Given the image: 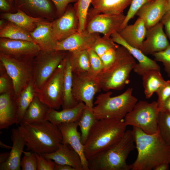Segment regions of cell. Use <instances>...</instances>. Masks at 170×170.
<instances>
[{
  "label": "cell",
  "mask_w": 170,
  "mask_h": 170,
  "mask_svg": "<svg viewBox=\"0 0 170 170\" xmlns=\"http://www.w3.org/2000/svg\"><path fill=\"white\" fill-rule=\"evenodd\" d=\"M93 75L98 76L104 70L102 61L96 53L91 48L87 50Z\"/></svg>",
  "instance_id": "cell-40"
},
{
  "label": "cell",
  "mask_w": 170,
  "mask_h": 170,
  "mask_svg": "<svg viewBox=\"0 0 170 170\" xmlns=\"http://www.w3.org/2000/svg\"><path fill=\"white\" fill-rule=\"evenodd\" d=\"M160 111L157 101L149 103L145 101L137 102L132 110L124 118L128 126L137 127L145 133H158V122Z\"/></svg>",
  "instance_id": "cell-7"
},
{
  "label": "cell",
  "mask_w": 170,
  "mask_h": 170,
  "mask_svg": "<svg viewBox=\"0 0 170 170\" xmlns=\"http://www.w3.org/2000/svg\"><path fill=\"white\" fill-rule=\"evenodd\" d=\"M0 145L1 147L3 148H5L6 149H11L12 147V146L4 144L1 141H0Z\"/></svg>",
  "instance_id": "cell-53"
},
{
  "label": "cell",
  "mask_w": 170,
  "mask_h": 170,
  "mask_svg": "<svg viewBox=\"0 0 170 170\" xmlns=\"http://www.w3.org/2000/svg\"><path fill=\"white\" fill-rule=\"evenodd\" d=\"M62 135V143L70 145L80 155L83 170H89L88 160L84 153V146L81 141V133L77 131L78 122L66 123L57 126Z\"/></svg>",
  "instance_id": "cell-18"
},
{
  "label": "cell",
  "mask_w": 170,
  "mask_h": 170,
  "mask_svg": "<svg viewBox=\"0 0 170 170\" xmlns=\"http://www.w3.org/2000/svg\"><path fill=\"white\" fill-rule=\"evenodd\" d=\"M32 60H20L0 53V64L12 80L16 98L33 80Z\"/></svg>",
  "instance_id": "cell-9"
},
{
  "label": "cell",
  "mask_w": 170,
  "mask_h": 170,
  "mask_svg": "<svg viewBox=\"0 0 170 170\" xmlns=\"http://www.w3.org/2000/svg\"><path fill=\"white\" fill-rule=\"evenodd\" d=\"M50 108L36 96L26 110L21 122L31 123L47 120V114Z\"/></svg>",
  "instance_id": "cell-31"
},
{
  "label": "cell",
  "mask_w": 170,
  "mask_h": 170,
  "mask_svg": "<svg viewBox=\"0 0 170 170\" xmlns=\"http://www.w3.org/2000/svg\"><path fill=\"white\" fill-rule=\"evenodd\" d=\"M132 130H126L121 139L110 148L88 160L89 170H130L126 162L136 146Z\"/></svg>",
  "instance_id": "cell-4"
},
{
  "label": "cell",
  "mask_w": 170,
  "mask_h": 170,
  "mask_svg": "<svg viewBox=\"0 0 170 170\" xmlns=\"http://www.w3.org/2000/svg\"><path fill=\"white\" fill-rule=\"evenodd\" d=\"M55 170H76L72 167L67 165H61L56 163Z\"/></svg>",
  "instance_id": "cell-49"
},
{
  "label": "cell",
  "mask_w": 170,
  "mask_h": 170,
  "mask_svg": "<svg viewBox=\"0 0 170 170\" xmlns=\"http://www.w3.org/2000/svg\"><path fill=\"white\" fill-rule=\"evenodd\" d=\"M170 45L163 30V25L160 22L147 29L145 39L140 50L145 55L153 54L165 49Z\"/></svg>",
  "instance_id": "cell-16"
},
{
  "label": "cell",
  "mask_w": 170,
  "mask_h": 170,
  "mask_svg": "<svg viewBox=\"0 0 170 170\" xmlns=\"http://www.w3.org/2000/svg\"><path fill=\"white\" fill-rule=\"evenodd\" d=\"M132 0H92L93 7L88 9V15L99 14H119L130 4Z\"/></svg>",
  "instance_id": "cell-28"
},
{
  "label": "cell",
  "mask_w": 170,
  "mask_h": 170,
  "mask_svg": "<svg viewBox=\"0 0 170 170\" xmlns=\"http://www.w3.org/2000/svg\"><path fill=\"white\" fill-rule=\"evenodd\" d=\"M24 155L21 160L20 167L22 170H36L37 162L35 153L23 151Z\"/></svg>",
  "instance_id": "cell-42"
},
{
  "label": "cell",
  "mask_w": 170,
  "mask_h": 170,
  "mask_svg": "<svg viewBox=\"0 0 170 170\" xmlns=\"http://www.w3.org/2000/svg\"><path fill=\"white\" fill-rule=\"evenodd\" d=\"M167 0H153L143 5L136 15L144 21L147 29L159 22L166 12Z\"/></svg>",
  "instance_id": "cell-21"
},
{
  "label": "cell",
  "mask_w": 170,
  "mask_h": 170,
  "mask_svg": "<svg viewBox=\"0 0 170 170\" xmlns=\"http://www.w3.org/2000/svg\"><path fill=\"white\" fill-rule=\"evenodd\" d=\"M147 31L144 21L138 17L133 24H128L118 33L129 45L140 49L145 39Z\"/></svg>",
  "instance_id": "cell-25"
},
{
  "label": "cell",
  "mask_w": 170,
  "mask_h": 170,
  "mask_svg": "<svg viewBox=\"0 0 170 170\" xmlns=\"http://www.w3.org/2000/svg\"><path fill=\"white\" fill-rule=\"evenodd\" d=\"M158 133L163 140L170 145V113L166 111H160Z\"/></svg>",
  "instance_id": "cell-37"
},
{
  "label": "cell",
  "mask_w": 170,
  "mask_h": 170,
  "mask_svg": "<svg viewBox=\"0 0 170 170\" xmlns=\"http://www.w3.org/2000/svg\"><path fill=\"white\" fill-rule=\"evenodd\" d=\"M100 36L98 33H89L86 30L77 31L57 42L55 51L68 52L88 50L91 48Z\"/></svg>",
  "instance_id": "cell-17"
},
{
  "label": "cell",
  "mask_w": 170,
  "mask_h": 170,
  "mask_svg": "<svg viewBox=\"0 0 170 170\" xmlns=\"http://www.w3.org/2000/svg\"><path fill=\"white\" fill-rule=\"evenodd\" d=\"M54 4L57 18L61 16L64 13L68 5L72 3H76L78 0H51Z\"/></svg>",
  "instance_id": "cell-46"
},
{
  "label": "cell",
  "mask_w": 170,
  "mask_h": 170,
  "mask_svg": "<svg viewBox=\"0 0 170 170\" xmlns=\"http://www.w3.org/2000/svg\"><path fill=\"white\" fill-rule=\"evenodd\" d=\"M127 126L124 119L97 120L84 144L87 160L93 158L116 144L123 136Z\"/></svg>",
  "instance_id": "cell-3"
},
{
  "label": "cell",
  "mask_w": 170,
  "mask_h": 170,
  "mask_svg": "<svg viewBox=\"0 0 170 170\" xmlns=\"http://www.w3.org/2000/svg\"><path fill=\"white\" fill-rule=\"evenodd\" d=\"M0 37L34 42L30 33L16 24L5 20L0 25Z\"/></svg>",
  "instance_id": "cell-34"
},
{
  "label": "cell",
  "mask_w": 170,
  "mask_h": 170,
  "mask_svg": "<svg viewBox=\"0 0 170 170\" xmlns=\"http://www.w3.org/2000/svg\"><path fill=\"white\" fill-rule=\"evenodd\" d=\"M72 94L78 102L91 109L94 107L95 95L101 90L98 76L91 74L73 73Z\"/></svg>",
  "instance_id": "cell-11"
},
{
  "label": "cell",
  "mask_w": 170,
  "mask_h": 170,
  "mask_svg": "<svg viewBox=\"0 0 170 170\" xmlns=\"http://www.w3.org/2000/svg\"><path fill=\"white\" fill-rule=\"evenodd\" d=\"M0 66V94L8 92L14 94L12 80L4 67L1 64Z\"/></svg>",
  "instance_id": "cell-39"
},
{
  "label": "cell",
  "mask_w": 170,
  "mask_h": 170,
  "mask_svg": "<svg viewBox=\"0 0 170 170\" xmlns=\"http://www.w3.org/2000/svg\"><path fill=\"white\" fill-rule=\"evenodd\" d=\"M97 120L93 110L86 106L78 122L81 132V141L83 144L85 142L92 128Z\"/></svg>",
  "instance_id": "cell-36"
},
{
  "label": "cell",
  "mask_w": 170,
  "mask_h": 170,
  "mask_svg": "<svg viewBox=\"0 0 170 170\" xmlns=\"http://www.w3.org/2000/svg\"><path fill=\"white\" fill-rule=\"evenodd\" d=\"M63 83L62 61L52 75L36 91V96L50 108L58 110L63 102Z\"/></svg>",
  "instance_id": "cell-10"
},
{
  "label": "cell",
  "mask_w": 170,
  "mask_h": 170,
  "mask_svg": "<svg viewBox=\"0 0 170 170\" xmlns=\"http://www.w3.org/2000/svg\"><path fill=\"white\" fill-rule=\"evenodd\" d=\"M162 110L166 111L170 113V97L165 102L163 109Z\"/></svg>",
  "instance_id": "cell-52"
},
{
  "label": "cell",
  "mask_w": 170,
  "mask_h": 170,
  "mask_svg": "<svg viewBox=\"0 0 170 170\" xmlns=\"http://www.w3.org/2000/svg\"><path fill=\"white\" fill-rule=\"evenodd\" d=\"M0 16L1 19L12 22L30 33L33 31L39 23L45 20L31 16L20 10H17L14 13H1Z\"/></svg>",
  "instance_id": "cell-30"
},
{
  "label": "cell",
  "mask_w": 170,
  "mask_h": 170,
  "mask_svg": "<svg viewBox=\"0 0 170 170\" xmlns=\"http://www.w3.org/2000/svg\"><path fill=\"white\" fill-rule=\"evenodd\" d=\"M52 21L44 20L39 23L33 31L30 33L34 42L39 47L41 50L55 51L57 42L53 36Z\"/></svg>",
  "instance_id": "cell-23"
},
{
  "label": "cell",
  "mask_w": 170,
  "mask_h": 170,
  "mask_svg": "<svg viewBox=\"0 0 170 170\" xmlns=\"http://www.w3.org/2000/svg\"><path fill=\"white\" fill-rule=\"evenodd\" d=\"M137 63L135 58L123 46H119L112 64L98 75L101 90H120L129 82L131 71Z\"/></svg>",
  "instance_id": "cell-5"
},
{
  "label": "cell",
  "mask_w": 170,
  "mask_h": 170,
  "mask_svg": "<svg viewBox=\"0 0 170 170\" xmlns=\"http://www.w3.org/2000/svg\"><path fill=\"white\" fill-rule=\"evenodd\" d=\"M166 12L170 11V0H167L166 3Z\"/></svg>",
  "instance_id": "cell-54"
},
{
  "label": "cell",
  "mask_w": 170,
  "mask_h": 170,
  "mask_svg": "<svg viewBox=\"0 0 170 170\" xmlns=\"http://www.w3.org/2000/svg\"><path fill=\"white\" fill-rule=\"evenodd\" d=\"M156 61L162 63L164 70L170 78V45L165 49L152 54Z\"/></svg>",
  "instance_id": "cell-43"
},
{
  "label": "cell",
  "mask_w": 170,
  "mask_h": 170,
  "mask_svg": "<svg viewBox=\"0 0 170 170\" xmlns=\"http://www.w3.org/2000/svg\"><path fill=\"white\" fill-rule=\"evenodd\" d=\"M160 22L164 27L165 33L170 42V11L165 13Z\"/></svg>",
  "instance_id": "cell-48"
},
{
  "label": "cell",
  "mask_w": 170,
  "mask_h": 170,
  "mask_svg": "<svg viewBox=\"0 0 170 170\" xmlns=\"http://www.w3.org/2000/svg\"><path fill=\"white\" fill-rule=\"evenodd\" d=\"M16 97L8 92L0 95V129L8 128L10 126L19 124Z\"/></svg>",
  "instance_id": "cell-20"
},
{
  "label": "cell",
  "mask_w": 170,
  "mask_h": 170,
  "mask_svg": "<svg viewBox=\"0 0 170 170\" xmlns=\"http://www.w3.org/2000/svg\"><path fill=\"white\" fill-rule=\"evenodd\" d=\"M152 0H132L130 7L126 15L125 18L122 24L121 30L128 24L130 20L136 15L137 12L143 5Z\"/></svg>",
  "instance_id": "cell-41"
},
{
  "label": "cell",
  "mask_w": 170,
  "mask_h": 170,
  "mask_svg": "<svg viewBox=\"0 0 170 170\" xmlns=\"http://www.w3.org/2000/svg\"><path fill=\"white\" fill-rule=\"evenodd\" d=\"M19 124V132L28 151L39 154L51 153L62 143V135L58 126L48 120Z\"/></svg>",
  "instance_id": "cell-2"
},
{
  "label": "cell",
  "mask_w": 170,
  "mask_h": 170,
  "mask_svg": "<svg viewBox=\"0 0 170 170\" xmlns=\"http://www.w3.org/2000/svg\"><path fill=\"white\" fill-rule=\"evenodd\" d=\"M132 130L138 154L131 170H154L163 163L170 164V145L158 133L148 134L135 127Z\"/></svg>",
  "instance_id": "cell-1"
},
{
  "label": "cell",
  "mask_w": 170,
  "mask_h": 170,
  "mask_svg": "<svg viewBox=\"0 0 170 170\" xmlns=\"http://www.w3.org/2000/svg\"><path fill=\"white\" fill-rule=\"evenodd\" d=\"M141 76L144 93L146 99L150 98L166 82L160 70H149L145 72Z\"/></svg>",
  "instance_id": "cell-33"
},
{
  "label": "cell",
  "mask_w": 170,
  "mask_h": 170,
  "mask_svg": "<svg viewBox=\"0 0 170 170\" xmlns=\"http://www.w3.org/2000/svg\"><path fill=\"white\" fill-rule=\"evenodd\" d=\"M9 152H2L0 154V164H2L5 162L8 158Z\"/></svg>",
  "instance_id": "cell-51"
},
{
  "label": "cell",
  "mask_w": 170,
  "mask_h": 170,
  "mask_svg": "<svg viewBox=\"0 0 170 170\" xmlns=\"http://www.w3.org/2000/svg\"><path fill=\"white\" fill-rule=\"evenodd\" d=\"M169 163L167 162L163 163L157 166L154 170H168L169 169Z\"/></svg>",
  "instance_id": "cell-50"
},
{
  "label": "cell",
  "mask_w": 170,
  "mask_h": 170,
  "mask_svg": "<svg viewBox=\"0 0 170 170\" xmlns=\"http://www.w3.org/2000/svg\"><path fill=\"white\" fill-rule=\"evenodd\" d=\"M8 1L11 3L14 4V0H8Z\"/></svg>",
  "instance_id": "cell-55"
},
{
  "label": "cell",
  "mask_w": 170,
  "mask_h": 170,
  "mask_svg": "<svg viewBox=\"0 0 170 170\" xmlns=\"http://www.w3.org/2000/svg\"><path fill=\"white\" fill-rule=\"evenodd\" d=\"M68 51L40 50L32 60L33 81L36 91L52 75Z\"/></svg>",
  "instance_id": "cell-8"
},
{
  "label": "cell",
  "mask_w": 170,
  "mask_h": 170,
  "mask_svg": "<svg viewBox=\"0 0 170 170\" xmlns=\"http://www.w3.org/2000/svg\"><path fill=\"white\" fill-rule=\"evenodd\" d=\"M52 22L53 36L57 42L78 31V19L73 6L71 4L61 16Z\"/></svg>",
  "instance_id": "cell-15"
},
{
  "label": "cell",
  "mask_w": 170,
  "mask_h": 170,
  "mask_svg": "<svg viewBox=\"0 0 170 170\" xmlns=\"http://www.w3.org/2000/svg\"><path fill=\"white\" fill-rule=\"evenodd\" d=\"M85 106L84 103L79 102L76 106L61 111L50 108L47 120L56 126L63 123L78 122Z\"/></svg>",
  "instance_id": "cell-27"
},
{
  "label": "cell",
  "mask_w": 170,
  "mask_h": 170,
  "mask_svg": "<svg viewBox=\"0 0 170 170\" xmlns=\"http://www.w3.org/2000/svg\"><path fill=\"white\" fill-rule=\"evenodd\" d=\"M68 145L61 143L54 151L41 155L56 163L70 166L76 170H83L81 158L77 152L69 148Z\"/></svg>",
  "instance_id": "cell-22"
},
{
  "label": "cell",
  "mask_w": 170,
  "mask_h": 170,
  "mask_svg": "<svg viewBox=\"0 0 170 170\" xmlns=\"http://www.w3.org/2000/svg\"><path fill=\"white\" fill-rule=\"evenodd\" d=\"M36 96V90L32 80L16 97L19 124L21 121L26 110Z\"/></svg>",
  "instance_id": "cell-35"
},
{
  "label": "cell",
  "mask_w": 170,
  "mask_h": 170,
  "mask_svg": "<svg viewBox=\"0 0 170 170\" xmlns=\"http://www.w3.org/2000/svg\"><path fill=\"white\" fill-rule=\"evenodd\" d=\"M156 93L158 96L157 101L160 111H162L165 102L170 97V80L166 81Z\"/></svg>",
  "instance_id": "cell-44"
},
{
  "label": "cell",
  "mask_w": 170,
  "mask_h": 170,
  "mask_svg": "<svg viewBox=\"0 0 170 170\" xmlns=\"http://www.w3.org/2000/svg\"><path fill=\"white\" fill-rule=\"evenodd\" d=\"M91 1L92 0H78L74 5L73 7L79 21L78 32H81L85 30L89 7Z\"/></svg>",
  "instance_id": "cell-38"
},
{
  "label": "cell",
  "mask_w": 170,
  "mask_h": 170,
  "mask_svg": "<svg viewBox=\"0 0 170 170\" xmlns=\"http://www.w3.org/2000/svg\"><path fill=\"white\" fill-rule=\"evenodd\" d=\"M119 46L113 41L111 37L99 36L96 39L91 48L102 61L103 70L108 68L113 63Z\"/></svg>",
  "instance_id": "cell-26"
},
{
  "label": "cell",
  "mask_w": 170,
  "mask_h": 170,
  "mask_svg": "<svg viewBox=\"0 0 170 170\" xmlns=\"http://www.w3.org/2000/svg\"><path fill=\"white\" fill-rule=\"evenodd\" d=\"M125 17L123 13L87 15L85 30L89 33H100L104 36L111 37L121 30Z\"/></svg>",
  "instance_id": "cell-12"
},
{
  "label": "cell",
  "mask_w": 170,
  "mask_h": 170,
  "mask_svg": "<svg viewBox=\"0 0 170 170\" xmlns=\"http://www.w3.org/2000/svg\"><path fill=\"white\" fill-rule=\"evenodd\" d=\"M0 10L2 13H14L17 12L14 4L8 0H0Z\"/></svg>",
  "instance_id": "cell-47"
},
{
  "label": "cell",
  "mask_w": 170,
  "mask_h": 170,
  "mask_svg": "<svg viewBox=\"0 0 170 170\" xmlns=\"http://www.w3.org/2000/svg\"><path fill=\"white\" fill-rule=\"evenodd\" d=\"M11 139L13 145L8 160L0 165V170H20L21 156L26 144L20 134L18 128H13Z\"/></svg>",
  "instance_id": "cell-24"
},
{
  "label": "cell",
  "mask_w": 170,
  "mask_h": 170,
  "mask_svg": "<svg viewBox=\"0 0 170 170\" xmlns=\"http://www.w3.org/2000/svg\"><path fill=\"white\" fill-rule=\"evenodd\" d=\"M35 154L37 160V170H55L56 163L54 161L47 159L41 154Z\"/></svg>",
  "instance_id": "cell-45"
},
{
  "label": "cell",
  "mask_w": 170,
  "mask_h": 170,
  "mask_svg": "<svg viewBox=\"0 0 170 170\" xmlns=\"http://www.w3.org/2000/svg\"><path fill=\"white\" fill-rule=\"evenodd\" d=\"M15 9L28 15L52 21L57 16L55 6L51 0H14Z\"/></svg>",
  "instance_id": "cell-14"
},
{
  "label": "cell",
  "mask_w": 170,
  "mask_h": 170,
  "mask_svg": "<svg viewBox=\"0 0 170 170\" xmlns=\"http://www.w3.org/2000/svg\"><path fill=\"white\" fill-rule=\"evenodd\" d=\"M40 50L39 47L33 42L0 38V53L16 59H33Z\"/></svg>",
  "instance_id": "cell-13"
},
{
  "label": "cell",
  "mask_w": 170,
  "mask_h": 170,
  "mask_svg": "<svg viewBox=\"0 0 170 170\" xmlns=\"http://www.w3.org/2000/svg\"><path fill=\"white\" fill-rule=\"evenodd\" d=\"M111 37L114 42L125 48L138 61V63L133 70L139 75L141 76L145 72L150 70H160V66L155 60L148 57L140 49L129 45L121 37L118 32L113 34Z\"/></svg>",
  "instance_id": "cell-19"
},
{
  "label": "cell",
  "mask_w": 170,
  "mask_h": 170,
  "mask_svg": "<svg viewBox=\"0 0 170 170\" xmlns=\"http://www.w3.org/2000/svg\"><path fill=\"white\" fill-rule=\"evenodd\" d=\"M68 54L73 73L80 74L88 73L92 74L87 50L68 52Z\"/></svg>",
  "instance_id": "cell-32"
},
{
  "label": "cell",
  "mask_w": 170,
  "mask_h": 170,
  "mask_svg": "<svg viewBox=\"0 0 170 170\" xmlns=\"http://www.w3.org/2000/svg\"><path fill=\"white\" fill-rule=\"evenodd\" d=\"M129 88L121 94L111 97L112 92L107 91L96 98L93 111L97 120L108 119L119 120L124 119L138 102Z\"/></svg>",
  "instance_id": "cell-6"
},
{
  "label": "cell",
  "mask_w": 170,
  "mask_h": 170,
  "mask_svg": "<svg viewBox=\"0 0 170 170\" xmlns=\"http://www.w3.org/2000/svg\"><path fill=\"white\" fill-rule=\"evenodd\" d=\"M63 65V102L62 109L73 107L79 102L72 94L73 74L69 60L68 52L62 60Z\"/></svg>",
  "instance_id": "cell-29"
}]
</instances>
